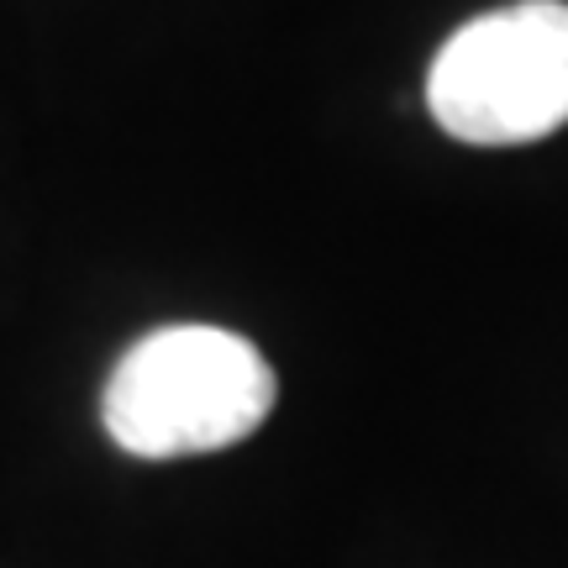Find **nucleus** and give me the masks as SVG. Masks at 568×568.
I'll use <instances>...</instances> for the list:
<instances>
[{"label": "nucleus", "instance_id": "f257e3e1", "mask_svg": "<svg viewBox=\"0 0 568 568\" xmlns=\"http://www.w3.org/2000/svg\"><path fill=\"white\" fill-rule=\"evenodd\" d=\"M274 395V368L247 337L184 322L126 347L105 379L101 422L132 458H195L253 437Z\"/></svg>", "mask_w": 568, "mask_h": 568}, {"label": "nucleus", "instance_id": "f03ea898", "mask_svg": "<svg viewBox=\"0 0 568 568\" xmlns=\"http://www.w3.org/2000/svg\"><path fill=\"white\" fill-rule=\"evenodd\" d=\"M426 111L468 148H521L568 122V6L516 0L464 21L426 69Z\"/></svg>", "mask_w": 568, "mask_h": 568}]
</instances>
